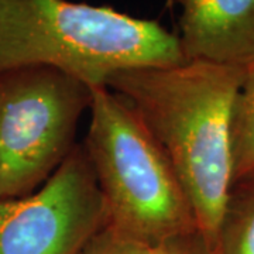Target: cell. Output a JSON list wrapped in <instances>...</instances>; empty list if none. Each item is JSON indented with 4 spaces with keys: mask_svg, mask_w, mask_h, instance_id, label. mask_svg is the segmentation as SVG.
<instances>
[{
    "mask_svg": "<svg viewBox=\"0 0 254 254\" xmlns=\"http://www.w3.org/2000/svg\"><path fill=\"white\" fill-rule=\"evenodd\" d=\"M245 68L185 60L110 75L173 165L200 232L213 247L232 178V113Z\"/></svg>",
    "mask_w": 254,
    "mask_h": 254,
    "instance_id": "obj_1",
    "label": "cell"
},
{
    "mask_svg": "<svg viewBox=\"0 0 254 254\" xmlns=\"http://www.w3.org/2000/svg\"><path fill=\"white\" fill-rule=\"evenodd\" d=\"M184 61L178 36L157 20L72 0H0V72L44 65L106 86L120 69Z\"/></svg>",
    "mask_w": 254,
    "mask_h": 254,
    "instance_id": "obj_2",
    "label": "cell"
},
{
    "mask_svg": "<svg viewBox=\"0 0 254 254\" xmlns=\"http://www.w3.org/2000/svg\"><path fill=\"white\" fill-rule=\"evenodd\" d=\"M89 110L82 144L103 198L106 226L148 240L198 230L181 181L136 112L103 85L92 86Z\"/></svg>",
    "mask_w": 254,
    "mask_h": 254,
    "instance_id": "obj_3",
    "label": "cell"
},
{
    "mask_svg": "<svg viewBox=\"0 0 254 254\" xmlns=\"http://www.w3.org/2000/svg\"><path fill=\"white\" fill-rule=\"evenodd\" d=\"M92 86L54 66L0 72V200L33 193L75 147Z\"/></svg>",
    "mask_w": 254,
    "mask_h": 254,
    "instance_id": "obj_4",
    "label": "cell"
},
{
    "mask_svg": "<svg viewBox=\"0 0 254 254\" xmlns=\"http://www.w3.org/2000/svg\"><path fill=\"white\" fill-rule=\"evenodd\" d=\"M106 225L91 161L76 144L38 190L0 200V254H82Z\"/></svg>",
    "mask_w": 254,
    "mask_h": 254,
    "instance_id": "obj_5",
    "label": "cell"
},
{
    "mask_svg": "<svg viewBox=\"0 0 254 254\" xmlns=\"http://www.w3.org/2000/svg\"><path fill=\"white\" fill-rule=\"evenodd\" d=\"M185 60L246 68L254 63V0H177Z\"/></svg>",
    "mask_w": 254,
    "mask_h": 254,
    "instance_id": "obj_6",
    "label": "cell"
},
{
    "mask_svg": "<svg viewBox=\"0 0 254 254\" xmlns=\"http://www.w3.org/2000/svg\"><path fill=\"white\" fill-rule=\"evenodd\" d=\"M82 254H215L205 235L198 230L177 236L148 240L120 233L105 226Z\"/></svg>",
    "mask_w": 254,
    "mask_h": 254,
    "instance_id": "obj_7",
    "label": "cell"
},
{
    "mask_svg": "<svg viewBox=\"0 0 254 254\" xmlns=\"http://www.w3.org/2000/svg\"><path fill=\"white\" fill-rule=\"evenodd\" d=\"M213 252L215 254H254V177L232 185L215 237Z\"/></svg>",
    "mask_w": 254,
    "mask_h": 254,
    "instance_id": "obj_8",
    "label": "cell"
},
{
    "mask_svg": "<svg viewBox=\"0 0 254 254\" xmlns=\"http://www.w3.org/2000/svg\"><path fill=\"white\" fill-rule=\"evenodd\" d=\"M233 184L254 177V63L245 68L232 113Z\"/></svg>",
    "mask_w": 254,
    "mask_h": 254,
    "instance_id": "obj_9",
    "label": "cell"
}]
</instances>
